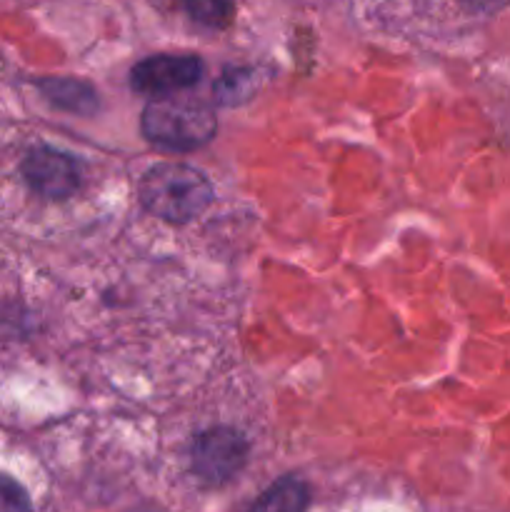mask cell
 <instances>
[{
  "label": "cell",
  "mask_w": 510,
  "mask_h": 512,
  "mask_svg": "<svg viewBox=\"0 0 510 512\" xmlns=\"http://www.w3.org/2000/svg\"><path fill=\"white\" fill-rule=\"evenodd\" d=\"M310 503L308 485L298 478H283L265 490L250 512H305Z\"/></svg>",
  "instance_id": "7"
},
{
  "label": "cell",
  "mask_w": 510,
  "mask_h": 512,
  "mask_svg": "<svg viewBox=\"0 0 510 512\" xmlns=\"http://www.w3.org/2000/svg\"><path fill=\"white\" fill-rule=\"evenodd\" d=\"M193 470L200 480L210 485L225 483L233 478L248 460V443L233 428L205 430L195 438L193 445Z\"/></svg>",
  "instance_id": "3"
},
{
  "label": "cell",
  "mask_w": 510,
  "mask_h": 512,
  "mask_svg": "<svg viewBox=\"0 0 510 512\" xmlns=\"http://www.w3.org/2000/svg\"><path fill=\"white\" fill-rule=\"evenodd\" d=\"M40 88L48 95L50 103H55L63 110H70V113L93 115L98 110V95H95L90 85L80 83V80L53 78L40 83Z\"/></svg>",
  "instance_id": "6"
},
{
  "label": "cell",
  "mask_w": 510,
  "mask_h": 512,
  "mask_svg": "<svg viewBox=\"0 0 510 512\" xmlns=\"http://www.w3.org/2000/svg\"><path fill=\"white\" fill-rule=\"evenodd\" d=\"M138 198L155 218L165 223H188L213 203V185L190 165L160 163L143 173Z\"/></svg>",
  "instance_id": "1"
},
{
  "label": "cell",
  "mask_w": 510,
  "mask_h": 512,
  "mask_svg": "<svg viewBox=\"0 0 510 512\" xmlns=\"http://www.w3.org/2000/svg\"><path fill=\"white\" fill-rule=\"evenodd\" d=\"M23 178L43 198L63 200L80 185V163L55 148H35L23 160Z\"/></svg>",
  "instance_id": "5"
},
{
  "label": "cell",
  "mask_w": 510,
  "mask_h": 512,
  "mask_svg": "<svg viewBox=\"0 0 510 512\" xmlns=\"http://www.w3.org/2000/svg\"><path fill=\"white\" fill-rule=\"evenodd\" d=\"M140 128L150 143L168 150H195L218 130L215 110L198 98H155L143 110Z\"/></svg>",
  "instance_id": "2"
},
{
  "label": "cell",
  "mask_w": 510,
  "mask_h": 512,
  "mask_svg": "<svg viewBox=\"0 0 510 512\" xmlns=\"http://www.w3.org/2000/svg\"><path fill=\"white\" fill-rule=\"evenodd\" d=\"M200 78H203V60L198 55H150L130 70V85L138 93L153 98L193 88Z\"/></svg>",
  "instance_id": "4"
},
{
  "label": "cell",
  "mask_w": 510,
  "mask_h": 512,
  "mask_svg": "<svg viewBox=\"0 0 510 512\" xmlns=\"http://www.w3.org/2000/svg\"><path fill=\"white\" fill-rule=\"evenodd\" d=\"M0 512H30L28 493L5 475H0Z\"/></svg>",
  "instance_id": "9"
},
{
  "label": "cell",
  "mask_w": 510,
  "mask_h": 512,
  "mask_svg": "<svg viewBox=\"0 0 510 512\" xmlns=\"http://www.w3.org/2000/svg\"><path fill=\"white\" fill-rule=\"evenodd\" d=\"M188 15L208 28H225L233 20V0H180Z\"/></svg>",
  "instance_id": "8"
}]
</instances>
